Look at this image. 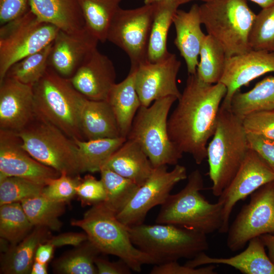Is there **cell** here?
<instances>
[{"label":"cell","instance_id":"484cf974","mask_svg":"<svg viewBox=\"0 0 274 274\" xmlns=\"http://www.w3.org/2000/svg\"><path fill=\"white\" fill-rule=\"evenodd\" d=\"M136 69L130 67L127 77L113 86L107 99L115 114L121 135L126 138L141 106L135 85Z\"/></svg>","mask_w":274,"mask_h":274},{"label":"cell","instance_id":"5b68a950","mask_svg":"<svg viewBox=\"0 0 274 274\" xmlns=\"http://www.w3.org/2000/svg\"><path fill=\"white\" fill-rule=\"evenodd\" d=\"M71 223L82 228L100 253L118 257L135 272H141L145 264L156 265L152 258L133 244L128 227L103 202L92 206L82 219Z\"/></svg>","mask_w":274,"mask_h":274},{"label":"cell","instance_id":"f6af8a7d","mask_svg":"<svg viewBox=\"0 0 274 274\" xmlns=\"http://www.w3.org/2000/svg\"><path fill=\"white\" fill-rule=\"evenodd\" d=\"M30 10V0H0V23L5 24Z\"/></svg>","mask_w":274,"mask_h":274},{"label":"cell","instance_id":"ba28073f","mask_svg":"<svg viewBox=\"0 0 274 274\" xmlns=\"http://www.w3.org/2000/svg\"><path fill=\"white\" fill-rule=\"evenodd\" d=\"M178 98L174 96L141 106L132 121L126 139L137 143L153 167L178 164L183 154L170 141L167 130L169 111Z\"/></svg>","mask_w":274,"mask_h":274},{"label":"cell","instance_id":"83f0119b","mask_svg":"<svg viewBox=\"0 0 274 274\" xmlns=\"http://www.w3.org/2000/svg\"><path fill=\"white\" fill-rule=\"evenodd\" d=\"M148 49V60L157 62L170 53L167 49V35L173 18L180 6L177 0L156 3Z\"/></svg>","mask_w":274,"mask_h":274},{"label":"cell","instance_id":"30bf717a","mask_svg":"<svg viewBox=\"0 0 274 274\" xmlns=\"http://www.w3.org/2000/svg\"><path fill=\"white\" fill-rule=\"evenodd\" d=\"M59 29L30 10L0 28V82L11 66L51 44Z\"/></svg>","mask_w":274,"mask_h":274},{"label":"cell","instance_id":"681fc988","mask_svg":"<svg viewBox=\"0 0 274 274\" xmlns=\"http://www.w3.org/2000/svg\"><path fill=\"white\" fill-rule=\"evenodd\" d=\"M268 250V256L274 263V235L265 234L259 236Z\"/></svg>","mask_w":274,"mask_h":274},{"label":"cell","instance_id":"4fadbf2b","mask_svg":"<svg viewBox=\"0 0 274 274\" xmlns=\"http://www.w3.org/2000/svg\"><path fill=\"white\" fill-rule=\"evenodd\" d=\"M187 178L186 167L178 164L170 171L166 165L154 167L150 177L116 215L117 219L127 227L144 223L149 211L162 204L174 186Z\"/></svg>","mask_w":274,"mask_h":274},{"label":"cell","instance_id":"60d3db41","mask_svg":"<svg viewBox=\"0 0 274 274\" xmlns=\"http://www.w3.org/2000/svg\"><path fill=\"white\" fill-rule=\"evenodd\" d=\"M242 120L247 133L274 140V110L254 112L246 115Z\"/></svg>","mask_w":274,"mask_h":274},{"label":"cell","instance_id":"4dcf8cb0","mask_svg":"<svg viewBox=\"0 0 274 274\" xmlns=\"http://www.w3.org/2000/svg\"><path fill=\"white\" fill-rule=\"evenodd\" d=\"M122 0H78L85 27L104 43L112 20Z\"/></svg>","mask_w":274,"mask_h":274},{"label":"cell","instance_id":"c3c4849f","mask_svg":"<svg viewBox=\"0 0 274 274\" xmlns=\"http://www.w3.org/2000/svg\"><path fill=\"white\" fill-rule=\"evenodd\" d=\"M54 248L47 241L40 244L35 253V261L47 265L53 257Z\"/></svg>","mask_w":274,"mask_h":274},{"label":"cell","instance_id":"8fae6325","mask_svg":"<svg viewBox=\"0 0 274 274\" xmlns=\"http://www.w3.org/2000/svg\"><path fill=\"white\" fill-rule=\"evenodd\" d=\"M156 5V3L145 4L133 9L120 7L110 24L107 41L126 53L131 67H137L148 61V44Z\"/></svg>","mask_w":274,"mask_h":274},{"label":"cell","instance_id":"7bdbcfd3","mask_svg":"<svg viewBox=\"0 0 274 274\" xmlns=\"http://www.w3.org/2000/svg\"><path fill=\"white\" fill-rule=\"evenodd\" d=\"M216 264H209L202 267H191L181 265L177 261L155 265L150 271L151 274H215Z\"/></svg>","mask_w":274,"mask_h":274},{"label":"cell","instance_id":"e575fe53","mask_svg":"<svg viewBox=\"0 0 274 274\" xmlns=\"http://www.w3.org/2000/svg\"><path fill=\"white\" fill-rule=\"evenodd\" d=\"M199 56L196 68L198 78L208 84L218 83L224 72L226 56L220 45L208 34L202 42Z\"/></svg>","mask_w":274,"mask_h":274},{"label":"cell","instance_id":"bcb514c9","mask_svg":"<svg viewBox=\"0 0 274 274\" xmlns=\"http://www.w3.org/2000/svg\"><path fill=\"white\" fill-rule=\"evenodd\" d=\"M95 264L98 274H129L131 269L123 260L111 262L99 257L95 259Z\"/></svg>","mask_w":274,"mask_h":274},{"label":"cell","instance_id":"f907efd6","mask_svg":"<svg viewBox=\"0 0 274 274\" xmlns=\"http://www.w3.org/2000/svg\"><path fill=\"white\" fill-rule=\"evenodd\" d=\"M47 264H42L34 261L32 265L31 274H46L47 273Z\"/></svg>","mask_w":274,"mask_h":274},{"label":"cell","instance_id":"ab89813d","mask_svg":"<svg viewBox=\"0 0 274 274\" xmlns=\"http://www.w3.org/2000/svg\"><path fill=\"white\" fill-rule=\"evenodd\" d=\"M81 178L62 173L56 178L51 179L46 185L42 194L53 201L67 203L76 195V188Z\"/></svg>","mask_w":274,"mask_h":274},{"label":"cell","instance_id":"f35d334b","mask_svg":"<svg viewBox=\"0 0 274 274\" xmlns=\"http://www.w3.org/2000/svg\"><path fill=\"white\" fill-rule=\"evenodd\" d=\"M44 186L22 178L6 177L0 180V205L41 195Z\"/></svg>","mask_w":274,"mask_h":274},{"label":"cell","instance_id":"277c9868","mask_svg":"<svg viewBox=\"0 0 274 274\" xmlns=\"http://www.w3.org/2000/svg\"><path fill=\"white\" fill-rule=\"evenodd\" d=\"M35 113L50 122L72 139L85 140L81 129L80 112L86 98L49 66L33 86Z\"/></svg>","mask_w":274,"mask_h":274},{"label":"cell","instance_id":"5bb4252c","mask_svg":"<svg viewBox=\"0 0 274 274\" xmlns=\"http://www.w3.org/2000/svg\"><path fill=\"white\" fill-rule=\"evenodd\" d=\"M274 181V172L254 150L249 149L235 175L219 196L222 204V225L219 231L227 233L229 219L237 202L261 186Z\"/></svg>","mask_w":274,"mask_h":274},{"label":"cell","instance_id":"8992f818","mask_svg":"<svg viewBox=\"0 0 274 274\" xmlns=\"http://www.w3.org/2000/svg\"><path fill=\"white\" fill-rule=\"evenodd\" d=\"M128 228L133 244L152 258L156 265L189 260L209 249L207 234L174 225L143 223Z\"/></svg>","mask_w":274,"mask_h":274},{"label":"cell","instance_id":"2e32d148","mask_svg":"<svg viewBox=\"0 0 274 274\" xmlns=\"http://www.w3.org/2000/svg\"><path fill=\"white\" fill-rule=\"evenodd\" d=\"M181 63L175 54L169 53L155 62L147 61L136 69L135 85L141 106L149 107L156 100L169 96L181 95L177 77Z\"/></svg>","mask_w":274,"mask_h":274},{"label":"cell","instance_id":"9c48e42d","mask_svg":"<svg viewBox=\"0 0 274 274\" xmlns=\"http://www.w3.org/2000/svg\"><path fill=\"white\" fill-rule=\"evenodd\" d=\"M17 133L25 150L39 162L60 174L64 172L75 176L81 173L75 143L44 118L35 114Z\"/></svg>","mask_w":274,"mask_h":274},{"label":"cell","instance_id":"ee69618b","mask_svg":"<svg viewBox=\"0 0 274 274\" xmlns=\"http://www.w3.org/2000/svg\"><path fill=\"white\" fill-rule=\"evenodd\" d=\"M249 148L256 152L274 172V140L247 133Z\"/></svg>","mask_w":274,"mask_h":274},{"label":"cell","instance_id":"52a82bcc","mask_svg":"<svg viewBox=\"0 0 274 274\" xmlns=\"http://www.w3.org/2000/svg\"><path fill=\"white\" fill-rule=\"evenodd\" d=\"M201 24L226 58L251 50L249 36L256 14L246 0H216L199 6Z\"/></svg>","mask_w":274,"mask_h":274},{"label":"cell","instance_id":"44dd1931","mask_svg":"<svg viewBox=\"0 0 274 274\" xmlns=\"http://www.w3.org/2000/svg\"><path fill=\"white\" fill-rule=\"evenodd\" d=\"M265 247L260 237H256L249 242L243 252L234 256L212 257L203 252L188 260L184 265L195 268L207 264H224L244 274H274V263L266 254Z\"/></svg>","mask_w":274,"mask_h":274},{"label":"cell","instance_id":"db71d44e","mask_svg":"<svg viewBox=\"0 0 274 274\" xmlns=\"http://www.w3.org/2000/svg\"><path fill=\"white\" fill-rule=\"evenodd\" d=\"M166 0H144L145 4H152Z\"/></svg>","mask_w":274,"mask_h":274},{"label":"cell","instance_id":"7a4b0ae2","mask_svg":"<svg viewBox=\"0 0 274 274\" xmlns=\"http://www.w3.org/2000/svg\"><path fill=\"white\" fill-rule=\"evenodd\" d=\"M249 150L242 120L221 105L212 139L207 146L213 195L219 197L231 181Z\"/></svg>","mask_w":274,"mask_h":274},{"label":"cell","instance_id":"f546056e","mask_svg":"<svg viewBox=\"0 0 274 274\" xmlns=\"http://www.w3.org/2000/svg\"><path fill=\"white\" fill-rule=\"evenodd\" d=\"M230 109L241 119L254 112L274 110V76L265 77L248 91H237Z\"/></svg>","mask_w":274,"mask_h":274},{"label":"cell","instance_id":"d590c367","mask_svg":"<svg viewBox=\"0 0 274 274\" xmlns=\"http://www.w3.org/2000/svg\"><path fill=\"white\" fill-rule=\"evenodd\" d=\"M33 227L20 202L1 206L0 236L11 246L21 242L31 231Z\"/></svg>","mask_w":274,"mask_h":274},{"label":"cell","instance_id":"3957f363","mask_svg":"<svg viewBox=\"0 0 274 274\" xmlns=\"http://www.w3.org/2000/svg\"><path fill=\"white\" fill-rule=\"evenodd\" d=\"M204 182L196 169L188 176L187 183L178 193L170 194L161 205L155 222L172 224L206 234L219 231L222 225V204L208 201L200 191Z\"/></svg>","mask_w":274,"mask_h":274},{"label":"cell","instance_id":"9a60e30c","mask_svg":"<svg viewBox=\"0 0 274 274\" xmlns=\"http://www.w3.org/2000/svg\"><path fill=\"white\" fill-rule=\"evenodd\" d=\"M60 174L33 158L16 132L0 129V180L17 177L45 186Z\"/></svg>","mask_w":274,"mask_h":274},{"label":"cell","instance_id":"d6986e66","mask_svg":"<svg viewBox=\"0 0 274 274\" xmlns=\"http://www.w3.org/2000/svg\"><path fill=\"white\" fill-rule=\"evenodd\" d=\"M98 42L86 28L77 33L59 30L53 42L49 66L61 77L70 78L97 48Z\"/></svg>","mask_w":274,"mask_h":274},{"label":"cell","instance_id":"ffe728a7","mask_svg":"<svg viewBox=\"0 0 274 274\" xmlns=\"http://www.w3.org/2000/svg\"><path fill=\"white\" fill-rule=\"evenodd\" d=\"M116 78L112 61L96 48L68 80L86 98L93 100H107L116 84Z\"/></svg>","mask_w":274,"mask_h":274},{"label":"cell","instance_id":"7c38bea8","mask_svg":"<svg viewBox=\"0 0 274 274\" xmlns=\"http://www.w3.org/2000/svg\"><path fill=\"white\" fill-rule=\"evenodd\" d=\"M250 195L227 231L226 245L232 252L242 249L253 238L274 234V181Z\"/></svg>","mask_w":274,"mask_h":274},{"label":"cell","instance_id":"d6a6232c","mask_svg":"<svg viewBox=\"0 0 274 274\" xmlns=\"http://www.w3.org/2000/svg\"><path fill=\"white\" fill-rule=\"evenodd\" d=\"M99 172L106 193L103 202L117 215L125 208L140 186L108 168L104 167Z\"/></svg>","mask_w":274,"mask_h":274},{"label":"cell","instance_id":"4316f807","mask_svg":"<svg viewBox=\"0 0 274 274\" xmlns=\"http://www.w3.org/2000/svg\"><path fill=\"white\" fill-rule=\"evenodd\" d=\"M50 237L48 228L35 226V228L21 242L16 245H11L5 252L1 262V273H30L38 247Z\"/></svg>","mask_w":274,"mask_h":274},{"label":"cell","instance_id":"cb8c5ba5","mask_svg":"<svg viewBox=\"0 0 274 274\" xmlns=\"http://www.w3.org/2000/svg\"><path fill=\"white\" fill-rule=\"evenodd\" d=\"M104 167L130 180L140 187L148 180L154 169L140 145L128 139L114 153Z\"/></svg>","mask_w":274,"mask_h":274},{"label":"cell","instance_id":"b9f144b4","mask_svg":"<svg viewBox=\"0 0 274 274\" xmlns=\"http://www.w3.org/2000/svg\"><path fill=\"white\" fill-rule=\"evenodd\" d=\"M76 195L83 206H94L104 202L106 198L105 187L101 180L90 175L81 178L77 186Z\"/></svg>","mask_w":274,"mask_h":274},{"label":"cell","instance_id":"7402d4cb","mask_svg":"<svg viewBox=\"0 0 274 274\" xmlns=\"http://www.w3.org/2000/svg\"><path fill=\"white\" fill-rule=\"evenodd\" d=\"M173 23L176 32L174 44L186 62L188 74H196L201 45L206 36L200 27L199 6L194 4L188 11L178 9Z\"/></svg>","mask_w":274,"mask_h":274},{"label":"cell","instance_id":"1f68e13d","mask_svg":"<svg viewBox=\"0 0 274 274\" xmlns=\"http://www.w3.org/2000/svg\"><path fill=\"white\" fill-rule=\"evenodd\" d=\"M33 226H43L58 231L62 225L59 217L65 209V203L49 199L42 194L26 199L21 202Z\"/></svg>","mask_w":274,"mask_h":274},{"label":"cell","instance_id":"836d02e7","mask_svg":"<svg viewBox=\"0 0 274 274\" xmlns=\"http://www.w3.org/2000/svg\"><path fill=\"white\" fill-rule=\"evenodd\" d=\"M60 257L54 263V272L63 274H97L95 259L100 252L88 239Z\"/></svg>","mask_w":274,"mask_h":274},{"label":"cell","instance_id":"6da1fadb","mask_svg":"<svg viewBox=\"0 0 274 274\" xmlns=\"http://www.w3.org/2000/svg\"><path fill=\"white\" fill-rule=\"evenodd\" d=\"M227 89L222 83L208 84L196 74H188L177 106L168 118L170 141L197 164L207 157V143L213 136Z\"/></svg>","mask_w":274,"mask_h":274},{"label":"cell","instance_id":"e0dca14e","mask_svg":"<svg viewBox=\"0 0 274 274\" xmlns=\"http://www.w3.org/2000/svg\"><path fill=\"white\" fill-rule=\"evenodd\" d=\"M270 72H274V52L251 50L227 57L224 72L219 82L227 89L221 105L230 108L233 95L242 86Z\"/></svg>","mask_w":274,"mask_h":274},{"label":"cell","instance_id":"603a6c76","mask_svg":"<svg viewBox=\"0 0 274 274\" xmlns=\"http://www.w3.org/2000/svg\"><path fill=\"white\" fill-rule=\"evenodd\" d=\"M30 5L40 21L60 30L77 33L86 28L78 0H30Z\"/></svg>","mask_w":274,"mask_h":274},{"label":"cell","instance_id":"f5cc1de1","mask_svg":"<svg viewBox=\"0 0 274 274\" xmlns=\"http://www.w3.org/2000/svg\"><path fill=\"white\" fill-rule=\"evenodd\" d=\"M192 1H195V0H177V2L179 5H180L182 4L187 3ZM200 1L204 2V3H208V2H213L216 0H200Z\"/></svg>","mask_w":274,"mask_h":274},{"label":"cell","instance_id":"8d00e7d4","mask_svg":"<svg viewBox=\"0 0 274 274\" xmlns=\"http://www.w3.org/2000/svg\"><path fill=\"white\" fill-rule=\"evenodd\" d=\"M52 44L14 63L8 71L6 77L33 86L43 77L49 67Z\"/></svg>","mask_w":274,"mask_h":274},{"label":"cell","instance_id":"74e56055","mask_svg":"<svg viewBox=\"0 0 274 274\" xmlns=\"http://www.w3.org/2000/svg\"><path fill=\"white\" fill-rule=\"evenodd\" d=\"M249 43L251 50L274 52V5L256 15Z\"/></svg>","mask_w":274,"mask_h":274},{"label":"cell","instance_id":"7dc6e473","mask_svg":"<svg viewBox=\"0 0 274 274\" xmlns=\"http://www.w3.org/2000/svg\"><path fill=\"white\" fill-rule=\"evenodd\" d=\"M88 239V236L85 233L66 232L57 236L50 237L47 241L55 247L64 246H80Z\"/></svg>","mask_w":274,"mask_h":274},{"label":"cell","instance_id":"816d5d0a","mask_svg":"<svg viewBox=\"0 0 274 274\" xmlns=\"http://www.w3.org/2000/svg\"><path fill=\"white\" fill-rule=\"evenodd\" d=\"M261 7L262 9L274 5V0H250Z\"/></svg>","mask_w":274,"mask_h":274},{"label":"cell","instance_id":"d4e9b609","mask_svg":"<svg viewBox=\"0 0 274 274\" xmlns=\"http://www.w3.org/2000/svg\"><path fill=\"white\" fill-rule=\"evenodd\" d=\"M80 125L85 140L122 137L107 100L86 98L80 112Z\"/></svg>","mask_w":274,"mask_h":274},{"label":"cell","instance_id":"f1b7e54d","mask_svg":"<svg viewBox=\"0 0 274 274\" xmlns=\"http://www.w3.org/2000/svg\"><path fill=\"white\" fill-rule=\"evenodd\" d=\"M126 140L124 137L89 140L74 139L78 147L81 173L100 172L110 157Z\"/></svg>","mask_w":274,"mask_h":274},{"label":"cell","instance_id":"ac0fdd59","mask_svg":"<svg viewBox=\"0 0 274 274\" xmlns=\"http://www.w3.org/2000/svg\"><path fill=\"white\" fill-rule=\"evenodd\" d=\"M35 114L33 86L5 77L0 82V129L18 132Z\"/></svg>","mask_w":274,"mask_h":274}]
</instances>
